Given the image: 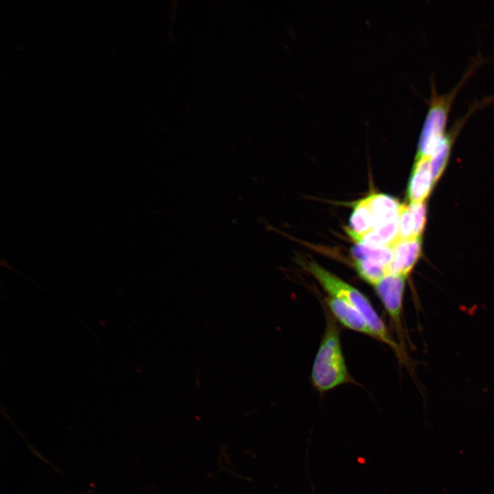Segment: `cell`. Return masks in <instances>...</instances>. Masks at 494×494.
Masks as SVG:
<instances>
[{
  "label": "cell",
  "instance_id": "cell-13",
  "mask_svg": "<svg viewBox=\"0 0 494 494\" xmlns=\"http://www.w3.org/2000/svg\"><path fill=\"white\" fill-rule=\"evenodd\" d=\"M414 221V238L421 237L426 222V204L424 202L409 205Z\"/></svg>",
  "mask_w": 494,
  "mask_h": 494
},
{
  "label": "cell",
  "instance_id": "cell-5",
  "mask_svg": "<svg viewBox=\"0 0 494 494\" xmlns=\"http://www.w3.org/2000/svg\"><path fill=\"white\" fill-rule=\"evenodd\" d=\"M392 261L386 267V275L407 277L421 252V237L398 240L393 246Z\"/></svg>",
  "mask_w": 494,
  "mask_h": 494
},
{
  "label": "cell",
  "instance_id": "cell-8",
  "mask_svg": "<svg viewBox=\"0 0 494 494\" xmlns=\"http://www.w3.org/2000/svg\"><path fill=\"white\" fill-rule=\"evenodd\" d=\"M366 198L373 215L374 228L399 221L401 204L396 198L381 193Z\"/></svg>",
  "mask_w": 494,
  "mask_h": 494
},
{
  "label": "cell",
  "instance_id": "cell-7",
  "mask_svg": "<svg viewBox=\"0 0 494 494\" xmlns=\"http://www.w3.org/2000/svg\"><path fill=\"white\" fill-rule=\"evenodd\" d=\"M326 303L334 317L346 328L375 338L374 334L364 317L344 301L329 296Z\"/></svg>",
  "mask_w": 494,
  "mask_h": 494
},
{
  "label": "cell",
  "instance_id": "cell-12",
  "mask_svg": "<svg viewBox=\"0 0 494 494\" xmlns=\"http://www.w3.org/2000/svg\"><path fill=\"white\" fill-rule=\"evenodd\" d=\"M414 239V221L410 206L403 204L399 217V240Z\"/></svg>",
  "mask_w": 494,
  "mask_h": 494
},
{
  "label": "cell",
  "instance_id": "cell-11",
  "mask_svg": "<svg viewBox=\"0 0 494 494\" xmlns=\"http://www.w3.org/2000/svg\"><path fill=\"white\" fill-rule=\"evenodd\" d=\"M354 264L361 278L373 286L386 276V268L370 261L356 259Z\"/></svg>",
  "mask_w": 494,
  "mask_h": 494
},
{
  "label": "cell",
  "instance_id": "cell-10",
  "mask_svg": "<svg viewBox=\"0 0 494 494\" xmlns=\"http://www.w3.org/2000/svg\"><path fill=\"white\" fill-rule=\"evenodd\" d=\"M351 252L355 260H368L385 268L392 261L393 257L392 246L372 248L357 244L353 247Z\"/></svg>",
  "mask_w": 494,
  "mask_h": 494
},
{
  "label": "cell",
  "instance_id": "cell-4",
  "mask_svg": "<svg viewBox=\"0 0 494 494\" xmlns=\"http://www.w3.org/2000/svg\"><path fill=\"white\" fill-rule=\"evenodd\" d=\"M406 277L397 274L386 275L373 286L401 337L403 336L401 316Z\"/></svg>",
  "mask_w": 494,
  "mask_h": 494
},
{
  "label": "cell",
  "instance_id": "cell-1",
  "mask_svg": "<svg viewBox=\"0 0 494 494\" xmlns=\"http://www.w3.org/2000/svg\"><path fill=\"white\" fill-rule=\"evenodd\" d=\"M307 269L329 296L344 301L356 309L364 317L375 338L395 351L400 359L402 360L405 357L403 355V352L390 337L384 322L364 294L314 261L308 263Z\"/></svg>",
  "mask_w": 494,
  "mask_h": 494
},
{
  "label": "cell",
  "instance_id": "cell-9",
  "mask_svg": "<svg viewBox=\"0 0 494 494\" xmlns=\"http://www.w3.org/2000/svg\"><path fill=\"white\" fill-rule=\"evenodd\" d=\"M349 225L347 233L357 243L373 230L374 217L366 198L355 204Z\"/></svg>",
  "mask_w": 494,
  "mask_h": 494
},
{
  "label": "cell",
  "instance_id": "cell-3",
  "mask_svg": "<svg viewBox=\"0 0 494 494\" xmlns=\"http://www.w3.org/2000/svg\"><path fill=\"white\" fill-rule=\"evenodd\" d=\"M482 62V59L478 56L473 61L460 81L447 93L438 95L434 82H432L428 110L419 137L416 158L431 156L439 145L446 134L448 115L457 93Z\"/></svg>",
  "mask_w": 494,
  "mask_h": 494
},
{
  "label": "cell",
  "instance_id": "cell-2",
  "mask_svg": "<svg viewBox=\"0 0 494 494\" xmlns=\"http://www.w3.org/2000/svg\"><path fill=\"white\" fill-rule=\"evenodd\" d=\"M311 380L322 392L353 382L342 353L338 327L331 318L314 361Z\"/></svg>",
  "mask_w": 494,
  "mask_h": 494
},
{
  "label": "cell",
  "instance_id": "cell-6",
  "mask_svg": "<svg viewBox=\"0 0 494 494\" xmlns=\"http://www.w3.org/2000/svg\"><path fill=\"white\" fill-rule=\"evenodd\" d=\"M434 183L429 157L416 158L407 189L410 203L424 202Z\"/></svg>",
  "mask_w": 494,
  "mask_h": 494
}]
</instances>
